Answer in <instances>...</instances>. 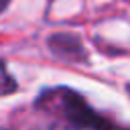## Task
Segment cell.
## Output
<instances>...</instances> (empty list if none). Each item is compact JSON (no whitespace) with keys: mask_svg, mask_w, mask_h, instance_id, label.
<instances>
[{"mask_svg":"<svg viewBox=\"0 0 130 130\" xmlns=\"http://www.w3.org/2000/svg\"><path fill=\"white\" fill-rule=\"evenodd\" d=\"M39 108H45L47 112H55L61 114L65 120H69L75 126L81 128H91V130H126L122 126H118L116 122L100 116L95 110L89 108V104L75 93L69 87H55L49 91H43L41 98L37 100Z\"/></svg>","mask_w":130,"mask_h":130,"instance_id":"obj_1","label":"cell"},{"mask_svg":"<svg viewBox=\"0 0 130 130\" xmlns=\"http://www.w3.org/2000/svg\"><path fill=\"white\" fill-rule=\"evenodd\" d=\"M16 89H18L16 81H14L12 75L8 73L6 65L0 61V98H2V95H10V93H14Z\"/></svg>","mask_w":130,"mask_h":130,"instance_id":"obj_3","label":"cell"},{"mask_svg":"<svg viewBox=\"0 0 130 130\" xmlns=\"http://www.w3.org/2000/svg\"><path fill=\"white\" fill-rule=\"evenodd\" d=\"M8 2H10V0H0V12H2V10L8 6Z\"/></svg>","mask_w":130,"mask_h":130,"instance_id":"obj_4","label":"cell"},{"mask_svg":"<svg viewBox=\"0 0 130 130\" xmlns=\"http://www.w3.org/2000/svg\"><path fill=\"white\" fill-rule=\"evenodd\" d=\"M0 130H2V128H0Z\"/></svg>","mask_w":130,"mask_h":130,"instance_id":"obj_5","label":"cell"},{"mask_svg":"<svg viewBox=\"0 0 130 130\" xmlns=\"http://www.w3.org/2000/svg\"><path fill=\"white\" fill-rule=\"evenodd\" d=\"M49 47L51 51L61 57V59H67V61H81L85 59V51H83V45L81 41L75 37V35H69V32H55L49 37Z\"/></svg>","mask_w":130,"mask_h":130,"instance_id":"obj_2","label":"cell"}]
</instances>
